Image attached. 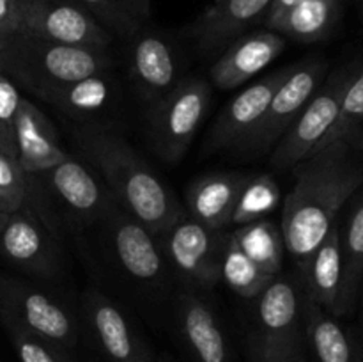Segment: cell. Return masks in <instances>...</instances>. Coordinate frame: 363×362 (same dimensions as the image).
Wrapping results in <instances>:
<instances>
[{"mask_svg": "<svg viewBox=\"0 0 363 362\" xmlns=\"http://www.w3.org/2000/svg\"><path fill=\"white\" fill-rule=\"evenodd\" d=\"M362 187L363 156L346 142H330L294 167V185L284 201L280 229L298 268Z\"/></svg>", "mask_w": 363, "mask_h": 362, "instance_id": "6da1fadb", "label": "cell"}, {"mask_svg": "<svg viewBox=\"0 0 363 362\" xmlns=\"http://www.w3.org/2000/svg\"><path fill=\"white\" fill-rule=\"evenodd\" d=\"M77 142L110 188L113 201L156 236L184 212L172 190L123 137L91 126L78 131Z\"/></svg>", "mask_w": 363, "mask_h": 362, "instance_id": "7a4b0ae2", "label": "cell"}, {"mask_svg": "<svg viewBox=\"0 0 363 362\" xmlns=\"http://www.w3.org/2000/svg\"><path fill=\"white\" fill-rule=\"evenodd\" d=\"M108 48H87L16 34L6 39L0 71L43 98L46 92L91 75L112 70Z\"/></svg>", "mask_w": 363, "mask_h": 362, "instance_id": "3957f363", "label": "cell"}, {"mask_svg": "<svg viewBox=\"0 0 363 362\" xmlns=\"http://www.w3.org/2000/svg\"><path fill=\"white\" fill-rule=\"evenodd\" d=\"M305 344V293L300 279L277 275L252 300L247 327L250 362H284Z\"/></svg>", "mask_w": 363, "mask_h": 362, "instance_id": "277c9868", "label": "cell"}, {"mask_svg": "<svg viewBox=\"0 0 363 362\" xmlns=\"http://www.w3.org/2000/svg\"><path fill=\"white\" fill-rule=\"evenodd\" d=\"M20 325L73 351L80 343V322L55 295L28 280L0 273V323Z\"/></svg>", "mask_w": 363, "mask_h": 362, "instance_id": "5b68a950", "label": "cell"}, {"mask_svg": "<svg viewBox=\"0 0 363 362\" xmlns=\"http://www.w3.org/2000/svg\"><path fill=\"white\" fill-rule=\"evenodd\" d=\"M360 62H350L325 78L311 102L273 146V167L282 170L294 169L321 146L339 117L344 94Z\"/></svg>", "mask_w": 363, "mask_h": 362, "instance_id": "8992f818", "label": "cell"}, {"mask_svg": "<svg viewBox=\"0 0 363 362\" xmlns=\"http://www.w3.org/2000/svg\"><path fill=\"white\" fill-rule=\"evenodd\" d=\"M27 194L45 204L55 202L69 222H101L112 206L113 197L85 163L67 156L48 170L27 174Z\"/></svg>", "mask_w": 363, "mask_h": 362, "instance_id": "52a82bcc", "label": "cell"}, {"mask_svg": "<svg viewBox=\"0 0 363 362\" xmlns=\"http://www.w3.org/2000/svg\"><path fill=\"white\" fill-rule=\"evenodd\" d=\"M211 103V85L202 78L181 80L151 105L149 138L165 162H179L190 148Z\"/></svg>", "mask_w": 363, "mask_h": 362, "instance_id": "ba28073f", "label": "cell"}, {"mask_svg": "<svg viewBox=\"0 0 363 362\" xmlns=\"http://www.w3.org/2000/svg\"><path fill=\"white\" fill-rule=\"evenodd\" d=\"M167 265L194 287H213L220 280L223 251L229 233L211 229L184 209L158 234Z\"/></svg>", "mask_w": 363, "mask_h": 362, "instance_id": "9c48e42d", "label": "cell"}, {"mask_svg": "<svg viewBox=\"0 0 363 362\" xmlns=\"http://www.w3.org/2000/svg\"><path fill=\"white\" fill-rule=\"evenodd\" d=\"M20 34L43 41L108 48L113 38L80 0H18Z\"/></svg>", "mask_w": 363, "mask_h": 362, "instance_id": "30bf717a", "label": "cell"}, {"mask_svg": "<svg viewBox=\"0 0 363 362\" xmlns=\"http://www.w3.org/2000/svg\"><path fill=\"white\" fill-rule=\"evenodd\" d=\"M0 258L35 279L52 280L62 268L55 231L28 204L6 216L0 229Z\"/></svg>", "mask_w": 363, "mask_h": 362, "instance_id": "8fae6325", "label": "cell"}, {"mask_svg": "<svg viewBox=\"0 0 363 362\" xmlns=\"http://www.w3.org/2000/svg\"><path fill=\"white\" fill-rule=\"evenodd\" d=\"M101 222L110 251L121 270L137 283L152 286L162 283L169 265L158 236L116 201Z\"/></svg>", "mask_w": 363, "mask_h": 362, "instance_id": "7c38bea8", "label": "cell"}, {"mask_svg": "<svg viewBox=\"0 0 363 362\" xmlns=\"http://www.w3.org/2000/svg\"><path fill=\"white\" fill-rule=\"evenodd\" d=\"M326 71H328V62L319 57L291 66L286 80L273 94L264 119L247 142V148L254 151L273 149L291 123L296 119L298 114L311 102L315 91L321 87L326 78Z\"/></svg>", "mask_w": 363, "mask_h": 362, "instance_id": "4fadbf2b", "label": "cell"}, {"mask_svg": "<svg viewBox=\"0 0 363 362\" xmlns=\"http://www.w3.org/2000/svg\"><path fill=\"white\" fill-rule=\"evenodd\" d=\"M85 325L105 362H156L126 312L99 290L85 293Z\"/></svg>", "mask_w": 363, "mask_h": 362, "instance_id": "5bb4252c", "label": "cell"}, {"mask_svg": "<svg viewBox=\"0 0 363 362\" xmlns=\"http://www.w3.org/2000/svg\"><path fill=\"white\" fill-rule=\"evenodd\" d=\"M176 330L191 362H236L225 325L209 302L184 291L176 302Z\"/></svg>", "mask_w": 363, "mask_h": 362, "instance_id": "9a60e30c", "label": "cell"}, {"mask_svg": "<svg viewBox=\"0 0 363 362\" xmlns=\"http://www.w3.org/2000/svg\"><path fill=\"white\" fill-rule=\"evenodd\" d=\"M289 70L291 66L254 82L223 106L213 124L211 133L208 135V144L211 151L247 146V142L264 119L273 94L279 85L286 80Z\"/></svg>", "mask_w": 363, "mask_h": 362, "instance_id": "2e32d148", "label": "cell"}, {"mask_svg": "<svg viewBox=\"0 0 363 362\" xmlns=\"http://www.w3.org/2000/svg\"><path fill=\"white\" fill-rule=\"evenodd\" d=\"M130 77L135 89L149 105L179 84V60L172 43L156 31L140 28L131 35Z\"/></svg>", "mask_w": 363, "mask_h": 362, "instance_id": "e0dca14e", "label": "cell"}, {"mask_svg": "<svg viewBox=\"0 0 363 362\" xmlns=\"http://www.w3.org/2000/svg\"><path fill=\"white\" fill-rule=\"evenodd\" d=\"M287 38L280 32H250L229 43L211 67V80L218 89H236L264 70L286 50Z\"/></svg>", "mask_w": 363, "mask_h": 362, "instance_id": "ac0fdd59", "label": "cell"}, {"mask_svg": "<svg viewBox=\"0 0 363 362\" xmlns=\"http://www.w3.org/2000/svg\"><path fill=\"white\" fill-rule=\"evenodd\" d=\"M16 160L25 174H39L67 158L55 126L38 105L21 98L14 117Z\"/></svg>", "mask_w": 363, "mask_h": 362, "instance_id": "d6986e66", "label": "cell"}, {"mask_svg": "<svg viewBox=\"0 0 363 362\" xmlns=\"http://www.w3.org/2000/svg\"><path fill=\"white\" fill-rule=\"evenodd\" d=\"M272 2L273 0H216L190 27L191 38L204 53L223 48L268 13Z\"/></svg>", "mask_w": 363, "mask_h": 362, "instance_id": "ffe728a7", "label": "cell"}, {"mask_svg": "<svg viewBox=\"0 0 363 362\" xmlns=\"http://www.w3.org/2000/svg\"><path fill=\"white\" fill-rule=\"evenodd\" d=\"M300 283L307 300L339 318L342 254H340V224L335 222L311 258L300 266Z\"/></svg>", "mask_w": 363, "mask_h": 362, "instance_id": "44dd1931", "label": "cell"}, {"mask_svg": "<svg viewBox=\"0 0 363 362\" xmlns=\"http://www.w3.org/2000/svg\"><path fill=\"white\" fill-rule=\"evenodd\" d=\"M248 176L215 172L199 177L186 190V213L211 229L230 226L241 188Z\"/></svg>", "mask_w": 363, "mask_h": 362, "instance_id": "7402d4cb", "label": "cell"}, {"mask_svg": "<svg viewBox=\"0 0 363 362\" xmlns=\"http://www.w3.org/2000/svg\"><path fill=\"white\" fill-rule=\"evenodd\" d=\"M305 343L312 351V362H363L360 341L305 297Z\"/></svg>", "mask_w": 363, "mask_h": 362, "instance_id": "603a6c76", "label": "cell"}, {"mask_svg": "<svg viewBox=\"0 0 363 362\" xmlns=\"http://www.w3.org/2000/svg\"><path fill=\"white\" fill-rule=\"evenodd\" d=\"M340 254H342V284H340L339 318L354 311L363 286V187L351 197V208L340 224Z\"/></svg>", "mask_w": 363, "mask_h": 362, "instance_id": "cb8c5ba5", "label": "cell"}, {"mask_svg": "<svg viewBox=\"0 0 363 362\" xmlns=\"http://www.w3.org/2000/svg\"><path fill=\"white\" fill-rule=\"evenodd\" d=\"M113 98V78L108 71L91 75L46 92L41 99L73 119H89L110 105Z\"/></svg>", "mask_w": 363, "mask_h": 362, "instance_id": "d4e9b609", "label": "cell"}, {"mask_svg": "<svg viewBox=\"0 0 363 362\" xmlns=\"http://www.w3.org/2000/svg\"><path fill=\"white\" fill-rule=\"evenodd\" d=\"M230 236L261 272L269 277L280 275L287 248L282 229L275 222L268 219L255 220L238 226Z\"/></svg>", "mask_w": 363, "mask_h": 362, "instance_id": "484cf974", "label": "cell"}, {"mask_svg": "<svg viewBox=\"0 0 363 362\" xmlns=\"http://www.w3.org/2000/svg\"><path fill=\"white\" fill-rule=\"evenodd\" d=\"M340 0H300L275 23L272 31L300 43L325 39L335 27Z\"/></svg>", "mask_w": 363, "mask_h": 362, "instance_id": "4316f807", "label": "cell"}, {"mask_svg": "<svg viewBox=\"0 0 363 362\" xmlns=\"http://www.w3.org/2000/svg\"><path fill=\"white\" fill-rule=\"evenodd\" d=\"M92 16L112 34L126 38L145 27L151 16V0H80Z\"/></svg>", "mask_w": 363, "mask_h": 362, "instance_id": "83f0119b", "label": "cell"}, {"mask_svg": "<svg viewBox=\"0 0 363 362\" xmlns=\"http://www.w3.org/2000/svg\"><path fill=\"white\" fill-rule=\"evenodd\" d=\"M273 279L275 277L266 275L247 258V254L238 247L229 233V240L223 251L222 268H220V280L238 297L254 300Z\"/></svg>", "mask_w": 363, "mask_h": 362, "instance_id": "f1b7e54d", "label": "cell"}, {"mask_svg": "<svg viewBox=\"0 0 363 362\" xmlns=\"http://www.w3.org/2000/svg\"><path fill=\"white\" fill-rule=\"evenodd\" d=\"M346 142L350 148L363 155V64L360 62L357 73L351 78L344 94L342 106L335 124L326 135L319 148L330 142ZM318 148V149H319ZM315 149V151H318Z\"/></svg>", "mask_w": 363, "mask_h": 362, "instance_id": "f546056e", "label": "cell"}, {"mask_svg": "<svg viewBox=\"0 0 363 362\" xmlns=\"http://www.w3.org/2000/svg\"><path fill=\"white\" fill-rule=\"evenodd\" d=\"M279 204L280 188L272 174L248 176L247 183L243 185L240 197H238L230 224L238 227L266 219L269 213L275 212Z\"/></svg>", "mask_w": 363, "mask_h": 362, "instance_id": "4dcf8cb0", "label": "cell"}, {"mask_svg": "<svg viewBox=\"0 0 363 362\" xmlns=\"http://www.w3.org/2000/svg\"><path fill=\"white\" fill-rule=\"evenodd\" d=\"M20 362H74L71 351L14 323H0Z\"/></svg>", "mask_w": 363, "mask_h": 362, "instance_id": "1f68e13d", "label": "cell"}, {"mask_svg": "<svg viewBox=\"0 0 363 362\" xmlns=\"http://www.w3.org/2000/svg\"><path fill=\"white\" fill-rule=\"evenodd\" d=\"M27 174L16 158L0 151V213L9 215L25 204Z\"/></svg>", "mask_w": 363, "mask_h": 362, "instance_id": "d6a6232c", "label": "cell"}, {"mask_svg": "<svg viewBox=\"0 0 363 362\" xmlns=\"http://www.w3.org/2000/svg\"><path fill=\"white\" fill-rule=\"evenodd\" d=\"M23 96L18 91L16 84L0 71V126L13 135L14 138V117H16L18 106Z\"/></svg>", "mask_w": 363, "mask_h": 362, "instance_id": "836d02e7", "label": "cell"}, {"mask_svg": "<svg viewBox=\"0 0 363 362\" xmlns=\"http://www.w3.org/2000/svg\"><path fill=\"white\" fill-rule=\"evenodd\" d=\"M16 34H20L18 0H0V38L7 39Z\"/></svg>", "mask_w": 363, "mask_h": 362, "instance_id": "e575fe53", "label": "cell"}, {"mask_svg": "<svg viewBox=\"0 0 363 362\" xmlns=\"http://www.w3.org/2000/svg\"><path fill=\"white\" fill-rule=\"evenodd\" d=\"M298 2H300V0H273L268 13H266V25H268V28L275 27L277 21H279L291 7L296 6Z\"/></svg>", "mask_w": 363, "mask_h": 362, "instance_id": "d590c367", "label": "cell"}, {"mask_svg": "<svg viewBox=\"0 0 363 362\" xmlns=\"http://www.w3.org/2000/svg\"><path fill=\"white\" fill-rule=\"evenodd\" d=\"M0 151L16 158V148H14L13 135L7 133L2 126H0Z\"/></svg>", "mask_w": 363, "mask_h": 362, "instance_id": "8d00e7d4", "label": "cell"}, {"mask_svg": "<svg viewBox=\"0 0 363 362\" xmlns=\"http://www.w3.org/2000/svg\"><path fill=\"white\" fill-rule=\"evenodd\" d=\"M284 362H312V361H311V358L305 357V353H303V351H301V353H296V355H293V357L286 358V361H284Z\"/></svg>", "mask_w": 363, "mask_h": 362, "instance_id": "74e56055", "label": "cell"}, {"mask_svg": "<svg viewBox=\"0 0 363 362\" xmlns=\"http://www.w3.org/2000/svg\"><path fill=\"white\" fill-rule=\"evenodd\" d=\"M360 304H362V309H360V327H362V337H360V348H362V353H363V286H362V291H360Z\"/></svg>", "mask_w": 363, "mask_h": 362, "instance_id": "f35d334b", "label": "cell"}, {"mask_svg": "<svg viewBox=\"0 0 363 362\" xmlns=\"http://www.w3.org/2000/svg\"><path fill=\"white\" fill-rule=\"evenodd\" d=\"M156 362H172V361H170V358H169V357H165V355H163V357L156 358Z\"/></svg>", "mask_w": 363, "mask_h": 362, "instance_id": "ab89813d", "label": "cell"}, {"mask_svg": "<svg viewBox=\"0 0 363 362\" xmlns=\"http://www.w3.org/2000/svg\"><path fill=\"white\" fill-rule=\"evenodd\" d=\"M6 216H7V215H4V213H0V229H2L4 222H6Z\"/></svg>", "mask_w": 363, "mask_h": 362, "instance_id": "60d3db41", "label": "cell"}, {"mask_svg": "<svg viewBox=\"0 0 363 362\" xmlns=\"http://www.w3.org/2000/svg\"><path fill=\"white\" fill-rule=\"evenodd\" d=\"M4 43H6V39L0 38V57H2V48H4Z\"/></svg>", "mask_w": 363, "mask_h": 362, "instance_id": "b9f144b4", "label": "cell"}]
</instances>
